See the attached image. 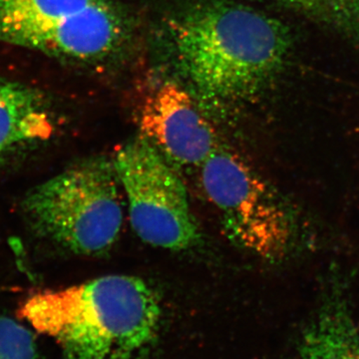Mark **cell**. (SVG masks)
Returning <instances> with one entry per match:
<instances>
[{
    "label": "cell",
    "mask_w": 359,
    "mask_h": 359,
    "mask_svg": "<svg viewBox=\"0 0 359 359\" xmlns=\"http://www.w3.org/2000/svg\"><path fill=\"white\" fill-rule=\"evenodd\" d=\"M154 290L136 276L110 275L26 299L20 316L55 340L67 359H133L160 321Z\"/></svg>",
    "instance_id": "obj_2"
},
{
    "label": "cell",
    "mask_w": 359,
    "mask_h": 359,
    "mask_svg": "<svg viewBox=\"0 0 359 359\" xmlns=\"http://www.w3.org/2000/svg\"><path fill=\"white\" fill-rule=\"evenodd\" d=\"M112 160L137 236L166 250L195 244L197 224L185 185L171 162L143 136L121 146Z\"/></svg>",
    "instance_id": "obj_6"
},
{
    "label": "cell",
    "mask_w": 359,
    "mask_h": 359,
    "mask_svg": "<svg viewBox=\"0 0 359 359\" xmlns=\"http://www.w3.org/2000/svg\"><path fill=\"white\" fill-rule=\"evenodd\" d=\"M52 131L41 97L23 85L0 79V156L46 140Z\"/></svg>",
    "instance_id": "obj_9"
},
{
    "label": "cell",
    "mask_w": 359,
    "mask_h": 359,
    "mask_svg": "<svg viewBox=\"0 0 359 359\" xmlns=\"http://www.w3.org/2000/svg\"><path fill=\"white\" fill-rule=\"evenodd\" d=\"M0 359H37L32 330L4 314H0Z\"/></svg>",
    "instance_id": "obj_11"
},
{
    "label": "cell",
    "mask_w": 359,
    "mask_h": 359,
    "mask_svg": "<svg viewBox=\"0 0 359 359\" xmlns=\"http://www.w3.org/2000/svg\"><path fill=\"white\" fill-rule=\"evenodd\" d=\"M327 301L304 334L302 359H359V328L344 299L342 276H330Z\"/></svg>",
    "instance_id": "obj_8"
},
{
    "label": "cell",
    "mask_w": 359,
    "mask_h": 359,
    "mask_svg": "<svg viewBox=\"0 0 359 359\" xmlns=\"http://www.w3.org/2000/svg\"><path fill=\"white\" fill-rule=\"evenodd\" d=\"M202 183L240 249L280 263L302 248L306 231L294 205L238 155L217 149L202 165Z\"/></svg>",
    "instance_id": "obj_4"
},
{
    "label": "cell",
    "mask_w": 359,
    "mask_h": 359,
    "mask_svg": "<svg viewBox=\"0 0 359 359\" xmlns=\"http://www.w3.org/2000/svg\"><path fill=\"white\" fill-rule=\"evenodd\" d=\"M121 191L113 160L97 156L34 187L23 210L40 235L76 254L97 255L119 237Z\"/></svg>",
    "instance_id": "obj_3"
},
{
    "label": "cell",
    "mask_w": 359,
    "mask_h": 359,
    "mask_svg": "<svg viewBox=\"0 0 359 359\" xmlns=\"http://www.w3.org/2000/svg\"><path fill=\"white\" fill-rule=\"evenodd\" d=\"M359 48V0H269Z\"/></svg>",
    "instance_id": "obj_10"
},
{
    "label": "cell",
    "mask_w": 359,
    "mask_h": 359,
    "mask_svg": "<svg viewBox=\"0 0 359 359\" xmlns=\"http://www.w3.org/2000/svg\"><path fill=\"white\" fill-rule=\"evenodd\" d=\"M177 62L205 113L231 115L280 78L292 50L289 28L252 7L209 0L170 22Z\"/></svg>",
    "instance_id": "obj_1"
},
{
    "label": "cell",
    "mask_w": 359,
    "mask_h": 359,
    "mask_svg": "<svg viewBox=\"0 0 359 359\" xmlns=\"http://www.w3.org/2000/svg\"><path fill=\"white\" fill-rule=\"evenodd\" d=\"M140 128L168 161L182 166H202L219 148L207 113L188 90L172 82L145 101Z\"/></svg>",
    "instance_id": "obj_7"
},
{
    "label": "cell",
    "mask_w": 359,
    "mask_h": 359,
    "mask_svg": "<svg viewBox=\"0 0 359 359\" xmlns=\"http://www.w3.org/2000/svg\"><path fill=\"white\" fill-rule=\"evenodd\" d=\"M106 0H0V42L79 61L109 56L127 39Z\"/></svg>",
    "instance_id": "obj_5"
}]
</instances>
